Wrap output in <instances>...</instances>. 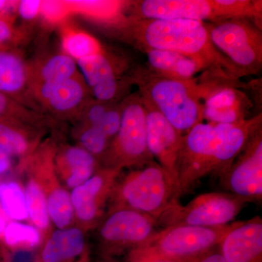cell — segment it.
I'll list each match as a JSON object with an SVG mask.
<instances>
[{
	"mask_svg": "<svg viewBox=\"0 0 262 262\" xmlns=\"http://www.w3.org/2000/svg\"><path fill=\"white\" fill-rule=\"evenodd\" d=\"M120 32L141 51L177 52L199 62L204 68L243 76L212 42L206 24L187 19H129Z\"/></svg>",
	"mask_w": 262,
	"mask_h": 262,
	"instance_id": "6da1fadb",
	"label": "cell"
},
{
	"mask_svg": "<svg viewBox=\"0 0 262 262\" xmlns=\"http://www.w3.org/2000/svg\"><path fill=\"white\" fill-rule=\"evenodd\" d=\"M130 79L141 96L183 135L203 121L201 84L194 79L168 78L143 67H138Z\"/></svg>",
	"mask_w": 262,
	"mask_h": 262,
	"instance_id": "7a4b0ae2",
	"label": "cell"
},
{
	"mask_svg": "<svg viewBox=\"0 0 262 262\" xmlns=\"http://www.w3.org/2000/svg\"><path fill=\"white\" fill-rule=\"evenodd\" d=\"M115 210H133L157 220L170 202L177 199L168 174L159 164L152 161L124 179L115 189Z\"/></svg>",
	"mask_w": 262,
	"mask_h": 262,
	"instance_id": "3957f363",
	"label": "cell"
},
{
	"mask_svg": "<svg viewBox=\"0 0 262 262\" xmlns=\"http://www.w3.org/2000/svg\"><path fill=\"white\" fill-rule=\"evenodd\" d=\"M239 222L219 227L176 226L158 232L138 251L172 262H193L220 247L221 242Z\"/></svg>",
	"mask_w": 262,
	"mask_h": 262,
	"instance_id": "277c9868",
	"label": "cell"
},
{
	"mask_svg": "<svg viewBox=\"0 0 262 262\" xmlns=\"http://www.w3.org/2000/svg\"><path fill=\"white\" fill-rule=\"evenodd\" d=\"M251 200L230 192L200 194L182 206L173 200L157 219L163 229L176 226L219 227L230 223Z\"/></svg>",
	"mask_w": 262,
	"mask_h": 262,
	"instance_id": "5b68a950",
	"label": "cell"
},
{
	"mask_svg": "<svg viewBox=\"0 0 262 262\" xmlns=\"http://www.w3.org/2000/svg\"><path fill=\"white\" fill-rule=\"evenodd\" d=\"M241 0H141L131 3L133 19H187L211 23L244 16Z\"/></svg>",
	"mask_w": 262,
	"mask_h": 262,
	"instance_id": "8992f818",
	"label": "cell"
},
{
	"mask_svg": "<svg viewBox=\"0 0 262 262\" xmlns=\"http://www.w3.org/2000/svg\"><path fill=\"white\" fill-rule=\"evenodd\" d=\"M213 44L243 76L253 75L262 65L261 29L249 19L206 24Z\"/></svg>",
	"mask_w": 262,
	"mask_h": 262,
	"instance_id": "52a82bcc",
	"label": "cell"
},
{
	"mask_svg": "<svg viewBox=\"0 0 262 262\" xmlns=\"http://www.w3.org/2000/svg\"><path fill=\"white\" fill-rule=\"evenodd\" d=\"M120 103L121 124L106 154L113 165L111 168H142L155 161L147 147L145 108L142 97L140 93H135Z\"/></svg>",
	"mask_w": 262,
	"mask_h": 262,
	"instance_id": "ba28073f",
	"label": "cell"
},
{
	"mask_svg": "<svg viewBox=\"0 0 262 262\" xmlns=\"http://www.w3.org/2000/svg\"><path fill=\"white\" fill-rule=\"evenodd\" d=\"M226 125L202 122L183 136L178 163L179 198L213 173L215 150Z\"/></svg>",
	"mask_w": 262,
	"mask_h": 262,
	"instance_id": "9c48e42d",
	"label": "cell"
},
{
	"mask_svg": "<svg viewBox=\"0 0 262 262\" xmlns=\"http://www.w3.org/2000/svg\"><path fill=\"white\" fill-rule=\"evenodd\" d=\"M141 97L145 108L148 149L154 160L158 161L157 163L168 174L175 188L177 199L179 200L178 163L184 135L177 130L147 99L142 96Z\"/></svg>",
	"mask_w": 262,
	"mask_h": 262,
	"instance_id": "30bf717a",
	"label": "cell"
},
{
	"mask_svg": "<svg viewBox=\"0 0 262 262\" xmlns=\"http://www.w3.org/2000/svg\"><path fill=\"white\" fill-rule=\"evenodd\" d=\"M229 192L253 202L262 198L261 126L251 136L228 170L221 177Z\"/></svg>",
	"mask_w": 262,
	"mask_h": 262,
	"instance_id": "8fae6325",
	"label": "cell"
},
{
	"mask_svg": "<svg viewBox=\"0 0 262 262\" xmlns=\"http://www.w3.org/2000/svg\"><path fill=\"white\" fill-rule=\"evenodd\" d=\"M30 97L36 104L52 114L80 116L91 101V93L82 75L66 80L31 86Z\"/></svg>",
	"mask_w": 262,
	"mask_h": 262,
	"instance_id": "7c38bea8",
	"label": "cell"
},
{
	"mask_svg": "<svg viewBox=\"0 0 262 262\" xmlns=\"http://www.w3.org/2000/svg\"><path fill=\"white\" fill-rule=\"evenodd\" d=\"M156 219L130 209L115 210L100 230L108 244L119 246H146L158 233Z\"/></svg>",
	"mask_w": 262,
	"mask_h": 262,
	"instance_id": "4fadbf2b",
	"label": "cell"
},
{
	"mask_svg": "<svg viewBox=\"0 0 262 262\" xmlns=\"http://www.w3.org/2000/svg\"><path fill=\"white\" fill-rule=\"evenodd\" d=\"M203 119L208 122L232 125L246 120L252 103L245 93L231 84L200 83Z\"/></svg>",
	"mask_w": 262,
	"mask_h": 262,
	"instance_id": "5bb4252c",
	"label": "cell"
},
{
	"mask_svg": "<svg viewBox=\"0 0 262 262\" xmlns=\"http://www.w3.org/2000/svg\"><path fill=\"white\" fill-rule=\"evenodd\" d=\"M77 67L95 100L113 103L122 93L116 65L106 52L77 61Z\"/></svg>",
	"mask_w": 262,
	"mask_h": 262,
	"instance_id": "9a60e30c",
	"label": "cell"
},
{
	"mask_svg": "<svg viewBox=\"0 0 262 262\" xmlns=\"http://www.w3.org/2000/svg\"><path fill=\"white\" fill-rule=\"evenodd\" d=\"M220 250L226 262H262L261 217L239 221L222 239Z\"/></svg>",
	"mask_w": 262,
	"mask_h": 262,
	"instance_id": "2e32d148",
	"label": "cell"
},
{
	"mask_svg": "<svg viewBox=\"0 0 262 262\" xmlns=\"http://www.w3.org/2000/svg\"><path fill=\"white\" fill-rule=\"evenodd\" d=\"M120 170V168H108L74 188L71 201L80 220L91 222L96 219L106 198L113 192Z\"/></svg>",
	"mask_w": 262,
	"mask_h": 262,
	"instance_id": "e0dca14e",
	"label": "cell"
},
{
	"mask_svg": "<svg viewBox=\"0 0 262 262\" xmlns=\"http://www.w3.org/2000/svg\"><path fill=\"white\" fill-rule=\"evenodd\" d=\"M0 93L34 110L29 93V63L15 48H0Z\"/></svg>",
	"mask_w": 262,
	"mask_h": 262,
	"instance_id": "ac0fdd59",
	"label": "cell"
},
{
	"mask_svg": "<svg viewBox=\"0 0 262 262\" xmlns=\"http://www.w3.org/2000/svg\"><path fill=\"white\" fill-rule=\"evenodd\" d=\"M132 2V1H131ZM130 1L96 0L67 1L72 15L77 14L95 23L115 27L120 30L128 22Z\"/></svg>",
	"mask_w": 262,
	"mask_h": 262,
	"instance_id": "d6986e66",
	"label": "cell"
},
{
	"mask_svg": "<svg viewBox=\"0 0 262 262\" xmlns=\"http://www.w3.org/2000/svg\"><path fill=\"white\" fill-rule=\"evenodd\" d=\"M147 68L157 75L179 80H193V77L205 69L199 63L177 52L146 50Z\"/></svg>",
	"mask_w": 262,
	"mask_h": 262,
	"instance_id": "ffe728a7",
	"label": "cell"
},
{
	"mask_svg": "<svg viewBox=\"0 0 262 262\" xmlns=\"http://www.w3.org/2000/svg\"><path fill=\"white\" fill-rule=\"evenodd\" d=\"M29 89L31 86L66 80L81 75L77 62L63 53L29 63Z\"/></svg>",
	"mask_w": 262,
	"mask_h": 262,
	"instance_id": "44dd1931",
	"label": "cell"
},
{
	"mask_svg": "<svg viewBox=\"0 0 262 262\" xmlns=\"http://www.w3.org/2000/svg\"><path fill=\"white\" fill-rule=\"evenodd\" d=\"M57 163L69 187L75 188L93 177L96 160L81 146H69L57 157Z\"/></svg>",
	"mask_w": 262,
	"mask_h": 262,
	"instance_id": "7402d4cb",
	"label": "cell"
},
{
	"mask_svg": "<svg viewBox=\"0 0 262 262\" xmlns=\"http://www.w3.org/2000/svg\"><path fill=\"white\" fill-rule=\"evenodd\" d=\"M84 238L80 229H59L52 234L41 254L42 262H69L83 251Z\"/></svg>",
	"mask_w": 262,
	"mask_h": 262,
	"instance_id": "603a6c76",
	"label": "cell"
},
{
	"mask_svg": "<svg viewBox=\"0 0 262 262\" xmlns=\"http://www.w3.org/2000/svg\"><path fill=\"white\" fill-rule=\"evenodd\" d=\"M63 53L76 62L104 53L97 39L89 33L63 24L61 33Z\"/></svg>",
	"mask_w": 262,
	"mask_h": 262,
	"instance_id": "cb8c5ba5",
	"label": "cell"
},
{
	"mask_svg": "<svg viewBox=\"0 0 262 262\" xmlns=\"http://www.w3.org/2000/svg\"><path fill=\"white\" fill-rule=\"evenodd\" d=\"M0 120L32 125L47 121L48 117L40 112L29 108L0 93Z\"/></svg>",
	"mask_w": 262,
	"mask_h": 262,
	"instance_id": "d4e9b609",
	"label": "cell"
},
{
	"mask_svg": "<svg viewBox=\"0 0 262 262\" xmlns=\"http://www.w3.org/2000/svg\"><path fill=\"white\" fill-rule=\"evenodd\" d=\"M22 125H25L0 120V148L9 155H24L30 149V142Z\"/></svg>",
	"mask_w": 262,
	"mask_h": 262,
	"instance_id": "484cf974",
	"label": "cell"
},
{
	"mask_svg": "<svg viewBox=\"0 0 262 262\" xmlns=\"http://www.w3.org/2000/svg\"><path fill=\"white\" fill-rule=\"evenodd\" d=\"M26 202L27 211L34 225L38 228L44 229L49 225L47 199L42 188L35 181L30 180L26 187Z\"/></svg>",
	"mask_w": 262,
	"mask_h": 262,
	"instance_id": "4316f807",
	"label": "cell"
},
{
	"mask_svg": "<svg viewBox=\"0 0 262 262\" xmlns=\"http://www.w3.org/2000/svg\"><path fill=\"white\" fill-rule=\"evenodd\" d=\"M0 201L10 218L20 221L28 217L25 194L16 183H8L0 187Z\"/></svg>",
	"mask_w": 262,
	"mask_h": 262,
	"instance_id": "83f0119b",
	"label": "cell"
},
{
	"mask_svg": "<svg viewBox=\"0 0 262 262\" xmlns=\"http://www.w3.org/2000/svg\"><path fill=\"white\" fill-rule=\"evenodd\" d=\"M48 215L59 229L67 227L73 218L74 208L70 194L64 189H53L47 199Z\"/></svg>",
	"mask_w": 262,
	"mask_h": 262,
	"instance_id": "f1b7e54d",
	"label": "cell"
},
{
	"mask_svg": "<svg viewBox=\"0 0 262 262\" xmlns=\"http://www.w3.org/2000/svg\"><path fill=\"white\" fill-rule=\"evenodd\" d=\"M5 239L6 244L10 246L24 245L33 247L39 244L40 234L32 226L13 222L5 228Z\"/></svg>",
	"mask_w": 262,
	"mask_h": 262,
	"instance_id": "f546056e",
	"label": "cell"
},
{
	"mask_svg": "<svg viewBox=\"0 0 262 262\" xmlns=\"http://www.w3.org/2000/svg\"><path fill=\"white\" fill-rule=\"evenodd\" d=\"M80 141L82 144L81 147L94 157L106 154L112 142L98 127L88 125H85L81 133Z\"/></svg>",
	"mask_w": 262,
	"mask_h": 262,
	"instance_id": "4dcf8cb0",
	"label": "cell"
},
{
	"mask_svg": "<svg viewBox=\"0 0 262 262\" xmlns=\"http://www.w3.org/2000/svg\"><path fill=\"white\" fill-rule=\"evenodd\" d=\"M71 15L72 13L67 1H42L40 15L44 20L51 25L65 24V20Z\"/></svg>",
	"mask_w": 262,
	"mask_h": 262,
	"instance_id": "1f68e13d",
	"label": "cell"
},
{
	"mask_svg": "<svg viewBox=\"0 0 262 262\" xmlns=\"http://www.w3.org/2000/svg\"><path fill=\"white\" fill-rule=\"evenodd\" d=\"M121 118V103L118 105L115 104L105 113L102 119L95 127H98L110 140L113 141L120 129Z\"/></svg>",
	"mask_w": 262,
	"mask_h": 262,
	"instance_id": "d6a6232c",
	"label": "cell"
},
{
	"mask_svg": "<svg viewBox=\"0 0 262 262\" xmlns=\"http://www.w3.org/2000/svg\"><path fill=\"white\" fill-rule=\"evenodd\" d=\"M115 105L113 103H104L101 101H90L83 108L80 116L84 120L85 125L88 126H96L100 120L102 119L105 113Z\"/></svg>",
	"mask_w": 262,
	"mask_h": 262,
	"instance_id": "836d02e7",
	"label": "cell"
},
{
	"mask_svg": "<svg viewBox=\"0 0 262 262\" xmlns=\"http://www.w3.org/2000/svg\"><path fill=\"white\" fill-rule=\"evenodd\" d=\"M20 34L15 28L14 19L0 15V48H15Z\"/></svg>",
	"mask_w": 262,
	"mask_h": 262,
	"instance_id": "e575fe53",
	"label": "cell"
},
{
	"mask_svg": "<svg viewBox=\"0 0 262 262\" xmlns=\"http://www.w3.org/2000/svg\"><path fill=\"white\" fill-rule=\"evenodd\" d=\"M42 1L21 0L17 3V14L24 20H34L40 15Z\"/></svg>",
	"mask_w": 262,
	"mask_h": 262,
	"instance_id": "d590c367",
	"label": "cell"
},
{
	"mask_svg": "<svg viewBox=\"0 0 262 262\" xmlns=\"http://www.w3.org/2000/svg\"><path fill=\"white\" fill-rule=\"evenodd\" d=\"M17 3L18 1L0 0V15L14 19L17 13Z\"/></svg>",
	"mask_w": 262,
	"mask_h": 262,
	"instance_id": "8d00e7d4",
	"label": "cell"
},
{
	"mask_svg": "<svg viewBox=\"0 0 262 262\" xmlns=\"http://www.w3.org/2000/svg\"><path fill=\"white\" fill-rule=\"evenodd\" d=\"M133 262H172L165 258L158 257L152 255L141 252L140 251L136 250L134 252Z\"/></svg>",
	"mask_w": 262,
	"mask_h": 262,
	"instance_id": "74e56055",
	"label": "cell"
},
{
	"mask_svg": "<svg viewBox=\"0 0 262 262\" xmlns=\"http://www.w3.org/2000/svg\"><path fill=\"white\" fill-rule=\"evenodd\" d=\"M220 248H215L209 253L203 255L201 258L193 262H226L225 258L222 256Z\"/></svg>",
	"mask_w": 262,
	"mask_h": 262,
	"instance_id": "f35d334b",
	"label": "cell"
},
{
	"mask_svg": "<svg viewBox=\"0 0 262 262\" xmlns=\"http://www.w3.org/2000/svg\"><path fill=\"white\" fill-rule=\"evenodd\" d=\"M11 161H10V155L0 148V173H3L8 170Z\"/></svg>",
	"mask_w": 262,
	"mask_h": 262,
	"instance_id": "ab89813d",
	"label": "cell"
},
{
	"mask_svg": "<svg viewBox=\"0 0 262 262\" xmlns=\"http://www.w3.org/2000/svg\"><path fill=\"white\" fill-rule=\"evenodd\" d=\"M5 228H6V220L3 213L0 211V234L5 232Z\"/></svg>",
	"mask_w": 262,
	"mask_h": 262,
	"instance_id": "60d3db41",
	"label": "cell"
}]
</instances>
